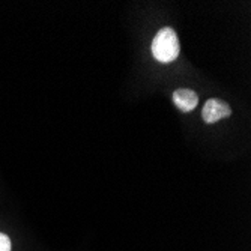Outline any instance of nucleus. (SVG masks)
<instances>
[{
    "instance_id": "f257e3e1",
    "label": "nucleus",
    "mask_w": 251,
    "mask_h": 251,
    "mask_svg": "<svg viewBox=\"0 0 251 251\" xmlns=\"http://www.w3.org/2000/svg\"><path fill=\"white\" fill-rule=\"evenodd\" d=\"M179 51L177 35L172 27H164L155 35L152 41V54L158 62L170 63L179 56Z\"/></svg>"
},
{
    "instance_id": "f03ea898",
    "label": "nucleus",
    "mask_w": 251,
    "mask_h": 251,
    "mask_svg": "<svg viewBox=\"0 0 251 251\" xmlns=\"http://www.w3.org/2000/svg\"><path fill=\"white\" fill-rule=\"evenodd\" d=\"M232 115V108L223 100L218 98H211L206 101L201 110V118L206 124H215L221 119H226Z\"/></svg>"
},
{
    "instance_id": "7ed1b4c3",
    "label": "nucleus",
    "mask_w": 251,
    "mask_h": 251,
    "mask_svg": "<svg viewBox=\"0 0 251 251\" xmlns=\"http://www.w3.org/2000/svg\"><path fill=\"white\" fill-rule=\"evenodd\" d=\"M175 105L184 113L193 111L199 104V95L191 89H177L173 94Z\"/></svg>"
},
{
    "instance_id": "20e7f679",
    "label": "nucleus",
    "mask_w": 251,
    "mask_h": 251,
    "mask_svg": "<svg viewBox=\"0 0 251 251\" xmlns=\"http://www.w3.org/2000/svg\"><path fill=\"white\" fill-rule=\"evenodd\" d=\"M0 251H11V239L5 233H0Z\"/></svg>"
}]
</instances>
